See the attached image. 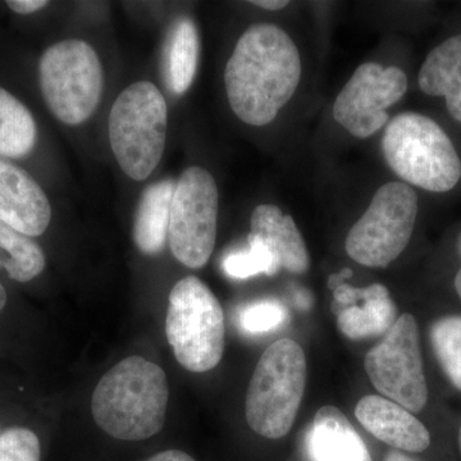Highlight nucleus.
Returning <instances> with one entry per match:
<instances>
[{
	"mask_svg": "<svg viewBox=\"0 0 461 461\" xmlns=\"http://www.w3.org/2000/svg\"><path fill=\"white\" fill-rule=\"evenodd\" d=\"M302 78L295 42L281 27L259 23L239 39L224 71L233 113L250 126L271 123L290 102Z\"/></svg>",
	"mask_w": 461,
	"mask_h": 461,
	"instance_id": "f257e3e1",
	"label": "nucleus"
},
{
	"mask_svg": "<svg viewBox=\"0 0 461 461\" xmlns=\"http://www.w3.org/2000/svg\"><path fill=\"white\" fill-rule=\"evenodd\" d=\"M169 387L165 371L142 357L115 364L91 397V412L100 429L122 441H142L162 430Z\"/></svg>",
	"mask_w": 461,
	"mask_h": 461,
	"instance_id": "f03ea898",
	"label": "nucleus"
},
{
	"mask_svg": "<svg viewBox=\"0 0 461 461\" xmlns=\"http://www.w3.org/2000/svg\"><path fill=\"white\" fill-rule=\"evenodd\" d=\"M382 151L402 180L430 193H447L461 178V160L453 141L427 115L405 112L387 123Z\"/></svg>",
	"mask_w": 461,
	"mask_h": 461,
	"instance_id": "7ed1b4c3",
	"label": "nucleus"
},
{
	"mask_svg": "<svg viewBox=\"0 0 461 461\" xmlns=\"http://www.w3.org/2000/svg\"><path fill=\"white\" fill-rule=\"evenodd\" d=\"M306 386L302 346L282 339L269 346L249 384L245 417L249 427L269 439L282 438L295 423Z\"/></svg>",
	"mask_w": 461,
	"mask_h": 461,
	"instance_id": "20e7f679",
	"label": "nucleus"
},
{
	"mask_svg": "<svg viewBox=\"0 0 461 461\" xmlns=\"http://www.w3.org/2000/svg\"><path fill=\"white\" fill-rule=\"evenodd\" d=\"M168 108L156 85L139 81L115 99L109 115V140L121 169L147 180L165 153Z\"/></svg>",
	"mask_w": 461,
	"mask_h": 461,
	"instance_id": "39448f33",
	"label": "nucleus"
},
{
	"mask_svg": "<svg viewBox=\"0 0 461 461\" xmlns=\"http://www.w3.org/2000/svg\"><path fill=\"white\" fill-rule=\"evenodd\" d=\"M166 335L177 362L189 372L211 371L224 353V314L211 288L189 276L173 286Z\"/></svg>",
	"mask_w": 461,
	"mask_h": 461,
	"instance_id": "423d86ee",
	"label": "nucleus"
},
{
	"mask_svg": "<svg viewBox=\"0 0 461 461\" xmlns=\"http://www.w3.org/2000/svg\"><path fill=\"white\" fill-rule=\"evenodd\" d=\"M39 80L51 113L72 126L93 115L104 84L98 54L77 39L57 42L45 50L39 63Z\"/></svg>",
	"mask_w": 461,
	"mask_h": 461,
	"instance_id": "0eeeda50",
	"label": "nucleus"
},
{
	"mask_svg": "<svg viewBox=\"0 0 461 461\" xmlns=\"http://www.w3.org/2000/svg\"><path fill=\"white\" fill-rule=\"evenodd\" d=\"M418 195L403 182H387L373 196L366 213L348 230L346 253L369 268H384L397 259L417 222Z\"/></svg>",
	"mask_w": 461,
	"mask_h": 461,
	"instance_id": "6e6552de",
	"label": "nucleus"
},
{
	"mask_svg": "<svg viewBox=\"0 0 461 461\" xmlns=\"http://www.w3.org/2000/svg\"><path fill=\"white\" fill-rule=\"evenodd\" d=\"M364 366L375 390L391 402L412 414H420L429 405L420 326L414 315L397 318L393 329L366 354Z\"/></svg>",
	"mask_w": 461,
	"mask_h": 461,
	"instance_id": "1a4fd4ad",
	"label": "nucleus"
},
{
	"mask_svg": "<svg viewBox=\"0 0 461 461\" xmlns=\"http://www.w3.org/2000/svg\"><path fill=\"white\" fill-rule=\"evenodd\" d=\"M218 189L213 176L190 167L176 182L168 239L173 256L191 269L211 259L217 239Z\"/></svg>",
	"mask_w": 461,
	"mask_h": 461,
	"instance_id": "9d476101",
	"label": "nucleus"
},
{
	"mask_svg": "<svg viewBox=\"0 0 461 461\" xmlns=\"http://www.w3.org/2000/svg\"><path fill=\"white\" fill-rule=\"evenodd\" d=\"M406 90L408 77L402 69L364 63L336 98L333 117L355 138H369L386 126L387 109L400 102Z\"/></svg>",
	"mask_w": 461,
	"mask_h": 461,
	"instance_id": "9b49d317",
	"label": "nucleus"
},
{
	"mask_svg": "<svg viewBox=\"0 0 461 461\" xmlns=\"http://www.w3.org/2000/svg\"><path fill=\"white\" fill-rule=\"evenodd\" d=\"M51 206L29 173L0 159V222L38 238L50 227Z\"/></svg>",
	"mask_w": 461,
	"mask_h": 461,
	"instance_id": "f8f14e48",
	"label": "nucleus"
},
{
	"mask_svg": "<svg viewBox=\"0 0 461 461\" xmlns=\"http://www.w3.org/2000/svg\"><path fill=\"white\" fill-rule=\"evenodd\" d=\"M355 417L371 435L395 450L423 454L432 445V436L426 424L386 397H363L355 409Z\"/></svg>",
	"mask_w": 461,
	"mask_h": 461,
	"instance_id": "ddd939ff",
	"label": "nucleus"
},
{
	"mask_svg": "<svg viewBox=\"0 0 461 461\" xmlns=\"http://www.w3.org/2000/svg\"><path fill=\"white\" fill-rule=\"evenodd\" d=\"M306 448L312 461H373L353 424L332 405L323 406L315 414Z\"/></svg>",
	"mask_w": 461,
	"mask_h": 461,
	"instance_id": "4468645a",
	"label": "nucleus"
},
{
	"mask_svg": "<svg viewBox=\"0 0 461 461\" xmlns=\"http://www.w3.org/2000/svg\"><path fill=\"white\" fill-rule=\"evenodd\" d=\"M250 226V233L262 239L275 257L278 268L296 275L309 271L308 249L291 215H285L276 205H258L251 214Z\"/></svg>",
	"mask_w": 461,
	"mask_h": 461,
	"instance_id": "2eb2a0df",
	"label": "nucleus"
},
{
	"mask_svg": "<svg viewBox=\"0 0 461 461\" xmlns=\"http://www.w3.org/2000/svg\"><path fill=\"white\" fill-rule=\"evenodd\" d=\"M418 83L427 95L444 96L448 113L461 123V33L430 50Z\"/></svg>",
	"mask_w": 461,
	"mask_h": 461,
	"instance_id": "dca6fc26",
	"label": "nucleus"
},
{
	"mask_svg": "<svg viewBox=\"0 0 461 461\" xmlns=\"http://www.w3.org/2000/svg\"><path fill=\"white\" fill-rule=\"evenodd\" d=\"M200 54V38L195 23L180 17L167 35L162 57V75L167 89L176 95L186 93L195 78Z\"/></svg>",
	"mask_w": 461,
	"mask_h": 461,
	"instance_id": "f3484780",
	"label": "nucleus"
},
{
	"mask_svg": "<svg viewBox=\"0 0 461 461\" xmlns=\"http://www.w3.org/2000/svg\"><path fill=\"white\" fill-rule=\"evenodd\" d=\"M176 182L158 181L142 194L133 221V241L145 256H157L168 238Z\"/></svg>",
	"mask_w": 461,
	"mask_h": 461,
	"instance_id": "a211bd4d",
	"label": "nucleus"
},
{
	"mask_svg": "<svg viewBox=\"0 0 461 461\" xmlns=\"http://www.w3.org/2000/svg\"><path fill=\"white\" fill-rule=\"evenodd\" d=\"M397 306L381 284L369 286L363 306L351 305L338 313V327L346 338L366 339L384 336L397 321Z\"/></svg>",
	"mask_w": 461,
	"mask_h": 461,
	"instance_id": "6ab92c4d",
	"label": "nucleus"
},
{
	"mask_svg": "<svg viewBox=\"0 0 461 461\" xmlns=\"http://www.w3.org/2000/svg\"><path fill=\"white\" fill-rule=\"evenodd\" d=\"M35 120L29 109L0 87V157L23 158L36 144Z\"/></svg>",
	"mask_w": 461,
	"mask_h": 461,
	"instance_id": "aec40b11",
	"label": "nucleus"
},
{
	"mask_svg": "<svg viewBox=\"0 0 461 461\" xmlns=\"http://www.w3.org/2000/svg\"><path fill=\"white\" fill-rule=\"evenodd\" d=\"M429 339L448 384L461 393V314H445L429 324Z\"/></svg>",
	"mask_w": 461,
	"mask_h": 461,
	"instance_id": "412c9836",
	"label": "nucleus"
},
{
	"mask_svg": "<svg viewBox=\"0 0 461 461\" xmlns=\"http://www.w3.org/2000/svg\"><path fill=\"white\" fill-rule=\"evenodd\" d=\"M0 250L9 256L5 269L12 280L29 282L44 271L47 260L41 248L29 236L3 222H0Z\"/></svg>",
	"mask_w": 461,
	"mask_h": 461,
	"instance_id": "4be33fe9",
	"label": "nucleus"
},
{
	"mask_svg": "<svg viewBox=\"0 0 461 461\" xmlns=\"http://www.w3.org/2000/svg\"><path fill=\"white\" fill-rule=\"evenodd\" d=\"M223 269L236 280H247L253 276H275L280 272L269 249L253 233H249L248 249L236 250L224 258Z\"/></svg>",
	"mask_w": 461,
	"mask_h": 461,
	"instance_id": "5701e85b",
	"label": "nucleus"
},
{
	"mask_svg": "<svg viewBox=\"0 0 461 461\" xmlns=\"http://www.w3.org/2000/svg\"><path fill=\"white\" fill-rule=\"evenodd\" d=\"M287 314L280 302L260 300L244 306L240 312L239 321L245 332L259 335L278 329L287 321Z\"/></svg>",
	"mask_w": 461,
	"mask_h": 461,
	"instance_id": "b1692460",
	"label": "nucleus"
},
{
	"mask_svg": "<svg viewBox=\"0 0 461 461\" xmlns=\"http://www.w3.org/2000/svg\"><path fill=\"white\" fill-rule=\"evenodd\" d=\"M39 437L27 429L14 427L0 433V461H41Z\"/></svg>",
	"mask_w": 461,
	"mask_h": 461,
	"instance_id": "393cba45",
	"label": "nucleus"
},
{
	"mask_svg": "<svg viewBox=\"0 0 461 461\" xmlns=\"http://www.w3.org/2000/svg\"><path fill=\"white\" fill-rule=\"evenodd\" d=\"M45 0H8L7 5L18 14H32L47 7Z\"/></svg>",
	"mask_w": 461,
	"mask_h": 461,
	"instance_id": "a878e982",
	"label": "nucleus"
},
{
	"mask_svg": "<svg viewBox=\"0 0 461 461\" xmlns=\"http://www.w3.org/2000/svg\"><path fill=\"white\" fill-rule=\"evenodd\" d=\"M147 461H195V459L181 450H167L154 455Z\"/></svg>",
	"mask_w": 461,
	"mask_h": 461,
	"instance_id": "bb28decb",
	"label": "nucleus"
},
{
	"mask_svg": "<svg viewBox=\"0 0 461 461\" xmlns=\"http://www.w3.org/2000/svg\"><path fill=\"white\" fill-rule=\"evenodd\" d=\"M353 271L350 268H344L342 271L339 273H335V275L330 276L329 280V287L330 290H335L336 287H339V285L345 284V280H348V278L353 277Z\"/></svg>",
	"mask_w": 461,
	"mask_h": 461,
	"instance_id": "cd10ccee",
	"label": "nucleus"
},
{
	"mask_svg": "<svg viewBox=\"0 0 461 461\" xmlns=\"http://www.w3.org/2000/svg\"><path fill=\"white\" fill-rule=\"evenodd\" d=\"M251 5L267 9V11H280V9L287 7L288 2L286 0H257V2H251Z\"/></svg>",
	"mask_w": 461,
	"mask_h": 461,
	"instance_id": "c85d7f7f",
	"label": "nucleus"
},
{
	"mask_svg": "<svg viewBox=\"0 0 461 461\" xmlns=\"http://www.w3.org/2000/svg\"><path fill=\"white\" fill-rule=\"evenodd\" d=\"M384 461H417L415 459H412V457L409 456V455L402 453V451L399 450H393L390 451L386 455V459Z\"/></svg>",
	"mask_w": 461,
	"mask_h": 461,
	"instance_id": "c756f323",
	"label": "nucleus"
},
{
	"mask_svg": "<svg viewBox=\"0 0 461 461\" xmlns=\"http://www.w3.org/2000/svg\"><path fill=\"white\" fill-rule=\"evenodd\" d=\"M454 288L455 293H456L457 297L461 302V268L457 271L456 275H455L454 278Z\"/></svg>",
	"mask_w": 461,
	"mask_h": 461,
	"instance_id": "7c9ffc66",
	"label": "nucleus"
},
{
	"mask_svg": "<svg viewBox=\"0 0 461 461\" xmlns=\"http://www.w3.org/2000/svg\"><path fill=\"white\" fill-rule=\"evenodd\" d=\"M5 304H7V293H5V288L3 287V285L0 284V312L5 309Z\"/></svg>",
	"mask_w": 461,
	"mask_h": 461,
	"instance_id": "2f4dec72",
	"label": "nucleus"
},
{
	"mask_svg": "<svg viewBox=\"0 0 461 461\" xmlns=\"http://www.w3.org/2000/svg\"><path fill=\"white\" fill-rule=\"evenodd\" d=\"M457 448H459V454H460V457H461V421H460L459 429H457Z\"/></svg>",
	"mask_w": 461,
	"mask_h": 461,
	"instance_id": "473e14b6",
	"label": "nucleus"
},
{
	"mask_svg": "<svg viewBox=\"0 0 461 461\" xmlns=\"http://www.w3.org/2000/svg\"><path fill=\"white\" fill-rule=\"evenodd\" d=\"M456 250H457V256H459V258L461 259V232L459 233V238H457Z\"/></svg>",
	"mask_w": 461,
	"mask_h": 461,
	"instance_id": "72a5a7b5",
	"label": "nucleus"
},
{
	"mask_svg": "<svg viewBox=\"0 0 461 461\" xmlns=\"http://www.w3.org/2000/svg\"><path fill=\"white\" fill-rule=\"evenodd\" d=\"M0 268H2V263H0Z\"/></svg>",
	"mask_w": 461,
	"mask_h": 461,
	"instance_id": "f704fd0d",
	"label": "nucleus"
}]
</instances>
